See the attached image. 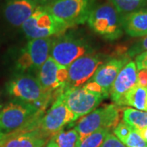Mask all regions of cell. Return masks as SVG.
<instances>
[{
  "label": "cell",
  "instance_id": "cell-8",
  "mask_svg": "<svg viewBox=\"0 0 147 147\" xmlns=\"http://www.w3.org/2000/svg\"><path fill=\"white\" fill-rule=\"evenodd\" d=\"M53 39V38L30 39L16 59V69L18 73L38 72L50 57Z\"/></svg>",
  "mask_w": 147,
  "mask_h": 147
},
{
  "label": "cell",
  "instance_id": "cell-30",
  "mask_svg": "<svg viewBox=\"0 0 147 147\" xmlns=\"http://www.w3.org/2000/svg\"><path fill=\"white\" fill-rule=\"evenodd\" d=\"M8 137H9V134L4 133L3 131H2L0 130V147H2L3 146V144L5 143Z\"/></svg>",
  "mask_w": 147,
  "mask_h": 147
},
{
  "label": "cell",
  "instance_id": "cell-16",
  "mask_svg": "<svg viewBox=\"0 0 147 147\" xmlns=\"http://www.w3.org/2000/svg\"><path fill=\"white\" fill-rule=\"evenodd\" d=\"M50 137L37 128L9 134L2 147H43Z\"/></svg>",
  "mask_w": 147,
  "mask_h": 147
},
{
  "label": "cell",
  "instance_id": "cell-18",
  "mask_svg": "<svg viewBox=\"0 0 147 147\" xmlns=\"http://www.w3.org/2000/svg\"><path fill=\"white\" fill-rule=\"evenodd\" d=\"M113 133L127 147H147V142L142 139L136 130L123 121L119 123L113 130Z\"/></svg>",
  "mask_w": 147,
  "mask_h": 147
},
{
  "label": "cell",
  "instance_id": "cell-13",
  "mask_svg": "<svg viewBox=\"0 0 147 147\" xmlns=\"http://www.w3.org/2000/svg\"><path fill=\"white\" fill-rule=\"evenodd\" d=\"M137 84V69L134 61H128L117 75L109 96L114 104L122 106L127 93Z\"/></svg>",
  "mask_w": 147,
  "mask_h": 147
},
{
  "label": "cell",
  "instance_id": "cell-31",
  "mask_svg": "<svg viewBox=\"0 0 147 147\" xmlns=\"http://www.w3.org/2000/svg\"><path fill=\"white\" fill-rule=\"evenodd\" d=\"M2 109H3V104H2V103L0 102V112H1Z\"/></svg>",
  "mask_w": 147,
  "mask_h": 147
},
{
  "label": "cell",
  "instance_id": "cell-25",
  "mask_svg": "<svg viewBox=\"0 0 147 147\" xmlns=\"http://www.w3.org/2000/svg\"><path fill=\"white\" fill-rule=\"evenodd\" d=\"M100 147H127L122 142L117 138V137L114 135V133L109 132L106 137H105V140L103 143L101 144Z\"/></svg>",
  "mask_w": 147,
  "mask_h": 147
},
{
  "label": "cell",
  "instance_id": "cell-2",
  "mask_svg": "<svg viewBox=\"0 0 147 147\" xmlns=\"http://www.w3.org/2000/svg\"><path fill=\"white\" fill-rule=\"evenodd\" d=\"M6 90L13 99L31 104L42 111L47 109L53 96H57L44 89L31 73H17L7 84Z\"/></svg>",
  "mask_w": 147,
  "mask_h": 147
},
{
  "label": "cell",
  "instance_id": "cell-17",
  "mask_svg": "<svg viewBox=\"0 0 147 147\" xmlns=\"http://www.w3.org/2000/svg\"><path fill=\"white\" fill-rule=\"evenodd\" d=\"M123 28L131 37L147 35V10L140 9L123 15L122 17Z\"/></svg>",
  "mask_w": 147,
  "mask_h": 147
},
{
  "label": "cell",
  "instance_id": "cell-29",
  "mask_svg": "<svg viewBox=\"0 0 147 147\" xmlns=\"http://www.w3.org/2000/svg\"><path fill=\"white\" fill-rule=\"evenodd\" d=\"M137 132L142 137V138L144 141H146L147 142V126L143 127L142 129H140V130H137Z\"/></svg>",
  "mask_w": 147,
  "mask_h": 147
},
{
  "label": "cell",
  "instance_id": "cell-4",
  "mask_svg": "<svg viewBox=\"0 0 147 147\" xmlns=\"http://www.w3.org/2000/svg\"><path fill=\"white\" fill-rule=\"evenodd\" d=\"M120 108L115 104L104 105L92 110L82 117L74 127L79 134V143L88 135L100 129L114 130L120 122Z\"/></svg>",
  "mask_w": 147,
  "mask_h": 147
},
{
  "label": "cell",
  "instance_id": "cell-11",
  "mask_svg": "<svg viewBox=\"0 0 147 147\" xmlns=\"http://www.w3.org/2000/svg\"><path fill=\"white\" fill-rule=\"evenodd\" d=\"M105 62L100 54H87L75 60L68 67V80L65 88L82 87L92 79L96 69Z\"/></svg>",
  "mask_w": 147,
  "mask_h": 147
},
{
  "label": "cell",
  "instance_id": "cell-3",
  "mask_svg": "<svg viewBox=\"0 0 147 147\" xmlns=\"http://www.w3.org/2000/svg\"><path fill=\"white\" fill-rule=\"evenodd\" d=\"M123 16L109 3L95 7L90 13L88 24L92 31L107 40H116L123 33Z\"/></svg>",
  "mask_w": 147,
  "mask_h": 147
},
{
  "label": "cell",
  "instance_id": "cell-28",
  "mask_svg": "<svg viewBox=\"0 0 147 147\" xmlns=\"http://www.w3.org/2000/svg\"><path fill=\"white\" fill-rule=\"evenodd\" d=\"M34 1L40 7H47L52 4L56 0H34Z\"/></svg>",
  "mask_w": 147,
  "mask_h": 147
},
{
  "label": "cell",
  "instance_id": "cell-26",
  "mask_svg": "<svg viewBox=\"0 0 147 147\" xmlns=\"http://www.w3.org/2000/svg\"><path fill=\"white\" fill-rule=\"evenodd\" d=\"M135 64L137 70L140 69L147 70V51L137 55L135 60Z\"/></svg>",
  "mask_w": 147,
  "mask_h": 147
},
{
  "label": "cell",
  "instance_id": "cell-7",
  "mask_svg": "<svg viewBox=\"0 0 147 147\" xmlns=\"http://www.w3.org/2000/svg\"><path fill=\"white\" fill-rule=\"evenodd\" d=\"M95 3L96 0H56L44 7L70 28L88 21Z\"/></svg>",
  "mask_w": 147,
  "mask_h": 147
},
{
  "label": "cell",
  "instance_id": "cell-5",
  "mask_svg": "<svg viewBox=\"0 0 147 147\" xmlns=\"http://www.w3.org/2000/svg\"><path fill=\"white\" fill-rule=\"evenodd\" d=\"M21 27L29 40L58 36L69 28L63 21L50 13L44 7L40 6Z\"/></svg>",
  "mask_w": 147,
  "mask_h": 147
},
{
  "label": "cell",
  "instance_id": "cell-20",
  "mask_svg": "<svg viewBox=\"0 0 147 147\" xmlns=\"http://www.w3.org/2000/svg\"><path fill=\"white\" fill-rule=\"evenodd\" d=\"M123 119L134 130H140L147 126V111L125 108L123 112Z\"/></svg>",
  "mask_w": 147,
  "mask_h": 147
},
{
  "label": "cell",
  "instance_id": "cell-9",
  "mask_svg": "<svg viewBox=\"0 0 147 147\" xmlns=\"http://www.w3.org/2000/svg\"><path fill=\"white\" fill-rule=\"evenodd\" d=\"M60 95L76 120L94 110L102 100L107 98L103 94L88 91L83 86L64 88L60 92Z\"/></svg>",
  "mask_w": 147,
  "mask_h": 147
},
{
  "label": "cell",
  "instance_id": "cell-12",
  "mask_svg": "<svg viewBox=\"0 0 147 147\" xmlns=\"http://www.w3.org/2000/svg\"><path fill=\"white\" fill-rule=\"evenodd\" d=\"M37 78L47 92L57 96L67 83L68 67L60 65L49 57L38 70Z\"/></svg>",
  "mask_w": 147,
  "mask_h": 147
},
{
  "label": "cell",
  "instance_id": "cell-27",
  "mask_svg": "<svg viewBox=\"0 0 147 147\" xmlns=\"http://www.w3.org/2000/svg\"><path fill=\"white\" fill-rule=\"evenodd\" d=\"M137 85L147 88V70L140 69L137 71Z\"/></svg>",
  "mask_w": 147,
  "mask_h": 147
},
{
  "label": "cell",
  "instance_id": "cell-15",
  "mask_svg": "<svg viewBox=\"0 0 147 147\" xmlns=\"http://www.w3.org/2000/svg\"><path fill=\"white\" fill-rule=\"evenodd\" d=\"M38 7L34 0H8L3 8V16L11 26L20 27L32 16Z\"/></svg>",
  "mask_w": 147,
  "mask_h": 147
},
{
  "label": "cell",
  "instance_id": "cell-23",
  "mask_svg": "<svg viewBox=\"0 0 147 147\" xmlns=\"http://www.w3.org/2000/svg\"><path fill=\"white\" fill-rule=\"evenodd\" d=\"M110 132L107 129H100L86 137L78 144V147H100L106 135Z\"/></svg>",
  "mask_w": 147,
  "mask_h": 147
},
{
  "label": "cell",
  "instance_id": "cell-22",
  "mask_svg": "<svg viewBox=\"0 0 147 147\" xmlns=\"http://www.w3.org/2000/svg\"><path fill=\"white\" fill-rule=\"evenodd\" d=\"M51 138L57 143L58 147H78L79 134L74 128L68 131L61 130Z\"/></svg>",
  "mask_w": 147,
  "mask_h": 147
},
{
  "label": "cell",
  "instance_id": "cell-14",
  "mask_svg": "<svg viewBox=\"0 0 147 147\" xmlns=\"http://www.w3.org/2000/svg\"><path fill=\"white\" fill-rule=\"evenodd\" d=\"M129 57L110 58L96 69L91 81L99 85L105 94L109 96L110 88L123 67L128 62Z\"/></svg>",
  "mask_w": 147,
  "mask_h": 147
},
{
  "label": "cell",
  "instance_id": "cell-1",
  "mask_svg": "<svg viewBox=\"0 0 147 147\" xmlns=\"http://www.w3.org/2000/svg\"><path fill=\"white\" fill-rule=\"evenodd\" d=\"M45 111L19 100L7 103L0 112V130L7 134L38 128Z\"/></svg>",
  "mask_w": 147,
  "mask_h": 147
},
{
  "label": "cell",
  "instance_id": "cell-10",
  "mask_svg": "<svg viewBox=\"0 0 147 147\" xmlns=\"http://www.w3.org/2000/svg\"><path fill=\"white\" fill-rule=\"evenodd\" d=\"M75 120L74 114L64 103L59 92L52 106L39 121L38 129L51 138L61 131L65 125L71 124Z\"/></svg>",
  "mask_w": 147,
  "mask_h": 147
},
{
  "label": "cell",
  "instance_id": "cell-24",
  "mask_svg": "<svg viewBox=\"0 0 147 147\" xmlns=\"http://www.w3.org/2000/svg\"><path fill=\"white\" fill-rule=\"evenodd\" d=\"M147 51V35L144 36L140 41L135 43L132 47L128 50L127 56L129 57H137V55Z\"/></svg>",
  "mask_w": 147,
  "mask_h": 147
},
{
  "label": "cell",
  "instance_id": "cell-6",
  "mask_svg": "<svg viewBox=\"0 0 147 147\" xmlns=\"http://www.w3.org/2000/svg\"><path fill=\"white\" fill-rule=\"evenodd\" d=\"M93 49L84 38L71 34L53 38L50 57L60 65L69 67L80 57L93 53Z\"/></svg>",
  "mask_w": 147,
  "mask_h": 147
},
{
  "label": "cell",
  "instance_id": "cell-19",
  "mask_svg": "<svg viewBox=\"0 0 147 147\" xmlns=\"http://www.w3.org/2000/svg\"><path fill=\"white\" fill-rule=\"evenodd\" d=\"M123 105H129L134 109L147 111V88L136 85L125 96Z\"/></svg>",
  "mask_w": 147,
  "mask_h": 147
},
{
  "label": "cell",
  "instance_id": "cell-21",
  "mask_svg": "<svg viewBox=\"0 0 147 147\" xmlns=\"http://www.w3.org/2000/svg\"><path fill=\"white\" fill-rule=\"evenodd\" d=\"M109 2L122 16L142 9L147 3V0H109Z\"/></svg>",
  "mask_w": 147,
  "mask_h": 147
}]
</instances>
